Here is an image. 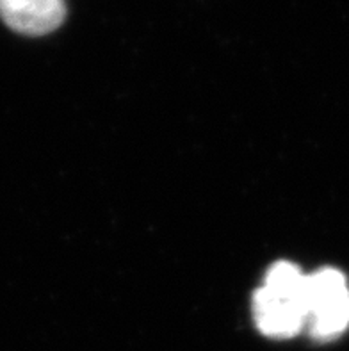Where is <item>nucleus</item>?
<instances>
[{
	"label": "nucleus",
	"instance_id": "f03ea898",
	"mask_svg": "<svg viewBox=\"0 0 349 351\" xmlns=\"http://www.w3.org/2000/svg\"><path fill=\"white\" fill-rule=\"evenodd\" d=\"M349 326V289L339 269L323 267L306 275L305 328L319 341L328 343L342 335Z\"/></svg>",
	"mask_w": 349,
	"mask_h": 351
},
{
	"label": "nucleus",
	"instance_id": "7ed1b4c3",
	"mask_svg": "<svg viewBox=\"0 0 349 351\" xmlns=\"http://www.w3.org/2000/svg\"><path fill=\"white\" fill-rule=\"evenodd\" d=\"M64 16V0H0V18L13 31L27 36L56 31Z\"/></svg>",
	"mask_w": 349,
	"mask_h": 351
},
{
	"label": "nucleus",
	"instance_id": "f257e3e1",
	"mask_svg": "<svg viewBox=\"0 0 349 351\" xmlns=\"http://www.w3.org/2000/svg\"><path fill=\"white\" fill-rule=\"evenodd\" d=\"M253 319L265 337L291 339L305 328L306 275L296 264L276 263L253 294Z\"/></svg>",
	"mask_w": 349,
	"mask_h": 351
}]
</instances>
